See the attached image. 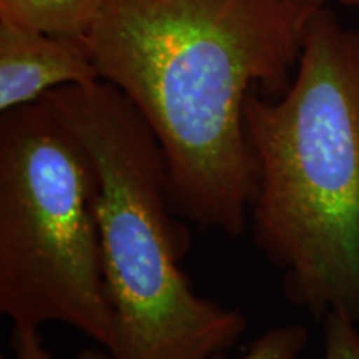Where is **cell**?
Masks as SVG:
<instances>
[{"instance_id": "cell-1", "label": "cell", "mask_w": 359, "mask_h": 359, "mask_svg": "<svg viewBox=\"0 0 359 359\" xmlns=\"http://www.w3.org/2000/svg\"><path fill=\"white\" fill-rule=\"evenodd\" d=\"M309 15L288 0H102L85 42L158 138L183 219L243 233L257 190L246 98L285 92Z\"/></svg>"}, {"instance_id": "cell-2", "label": "cell", "mask_w": 359, "mask_h": 359, "mask_svg": "<svg viewBox=\"0 0 359 359\" xmlns=\"http://www.w3.org/2000/svg\"><path fill=\"white\" fill-rule=\"evenodd\" d=\"M245 127L255 246L291 303L359 321V30L316 8L290 85L278 97L250 93Z\"/></svg>"}, {"instance_id": "cell-3", "label": "cell", "mask_w": 359, "mask_h": 359, "mask_svg": "<svg viewBox=\"0 0 359 359\" xmlns=\"http://www.w3.org/2000/svg\"><path fill=\"white\" fill-rule=\"evenodd\" d=\"M83 143L98 175L103 271L116 318L115 359H212L246 318L193 290L182 269L191 236L175 210L168 165L140 110L105 80L42 100Z\"/></svg>"}, {"instance_id": "cell-4", "label": "cell", "mask_w": 359, "mask_h": 359, "mask_svg": "<svg viewBox=\"0 0 359 359\" xmlns=\"http://www.w3.org/2000/svg\"><path fill=\"white\" fill-rule=\"evenodd\" d=\"M98 190L88 150L47 103L2 111L0 313L13 326L64 323L111 351Z\"/></svg>"}, {"instance_id": "cell-5", "label": "cell", "mask_w": 359, "mask_h": 359, "mask_svg": "<svg viewBox=\"0 0 359 359\" xmlns=\"http://www.w3.org/2000/svg\"><path fill=\"white\" fill-rule=\"evenodd\" d=\"M102 80L83 39L0 22V111L37 103L52 90Z\"/></svg>"}, {"instance_id": "cell-6", "label": "cell", "mask_w": 359, "mask_h": 359, "mask_svg": "<svg viewBox=\"0 0 359 359\" xmlns=\"http://www.w3.org/2000/svg\"><path fill=\"white\" fill-rule=\"evenodd\" d=\"M100 6L102 0H0V22L85 40Z\"/></svg>"}, {"instance_id": "cell-7", "label": "cell", "mask_w": 359, "mask_h": 359, "mask_svg": "<svg viewBox=\"0 0 359 359\" xmlns=\"http://www.w3.org/2000/svg\"><path fill=\"white\" fill-rule=\"evenodd\" d=\"M306 343L308 330L303 325L275 326L255 339L246 354L238 359H302ZM212 359H226V356L219 353Z\"/></svg>"}, {"instance_id": "cell-8", "label": "cell", "mask_w": 359, "mask_h": 359, "mask_svg": "<svg viewBox=\"0 0 359 359\" xmlns=\"http://www.w3.org/2000/svg\"><path fill=\"white\" fill-rule=\"evenodd\" d=\"M321 359H359L358 321L339 313L323 318Z\"/></svg>"}, {"instance_id": "cell-9", "label": "cell", "mask_w": 359, "mask_h": 359, "mask_svg": "<svg viewBox=\"0 0 359 359\" xmlns=\"http://www.w3.org/2000/svg\"><path fill=\"white\" fill-rule=\"evenodd\" d=\"M12 348L15 359H53L35 326H13Z\"/></svg>"}, {"instance_id": "cell-10", "label": "cell", "mask_w": 359, "mask_h": 359, "mask_svg": "<svg viewBox=\"0 0 359 359\" xmlns=\"http://www.w3.org/2000/svg\"><path fill=\"white\" fill-rule=\"evenodd\" d=\"M288 2H291L294 7H298L299 11L309 15V13H313L316 8L325 7L327 0H288Z\"/></svg>"}, {"instance_id": "cell-11", "label": "cell", "mask_w": 359, "mask_h": 359, "mask_svg": "<svg viewBox=\"0 0 359 359\" xmlns=\"http://www.w3.org/2000/svg\"><path fill=\"white\" fill-rule=\"evenodd\" d=\"M75 359H115L111 354L107 351V349L103 348H88V349H83V351H80Z\"/></svg>"}, {"instance_id": "cell-12", "label": "cell", "mask_w": 359, "mask_h": 359, "mask_svg": "<svg viewBox=\"0 0 359 359\" xmlns=\"http://www.w3.org/2000/svg\"><path fill=\"white\" fill-rule=\"evenodd\" d=\"M344 7H359V0H338Z\"/></svg>"}, {"instance_id": "cell-13", "label": "cell", "mask_w": 359, "mask_h": 359, "mask_svg": "<svg viewBox=\"0 0 359 359\" xmlns=\"http://www.w3.org/2000/svg\"><path fill=\"white\" fill-rule=\"evenodd\" d=\"M0 359H6V356H2V358H0Z\"/></svg>"}]
</instances>
